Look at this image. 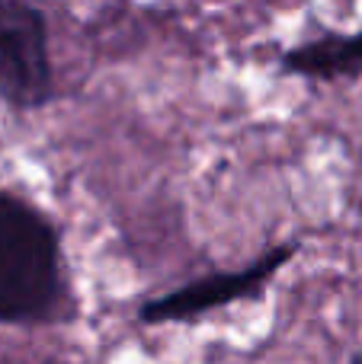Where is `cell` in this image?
Listing matches in <instances>:
<instances>
[{
	"mask_svg": "<svg viewBox=\"0 0 362 364\" xmlns=\"http://www.w3.org/2000/svg\"><path fill=\"white\" fill-rule=\"evenodd\" d=\"M77 314L55 220L0 188V326H68Z\"/></svg>",
	"mask_w": 362,
	"mask_h": 364,
	"instance_id": "cell-1",
	"label": "cell"
},
{
	"mask_svg": "<svg viewBox=\"0 0 362 364\" xmlns=\"http://www.w3.org/2000/svg\"><path fill=\"white\" fill-rule=\"evenodd\" d=\"M299 252V243H279L267 250L260 259H254L244 269L231 272H209L202 278L180 284L173 291H164L157 297H148L138 310L135 320L141 326H170V323H196L202 316L224 310L231 304L257 301L263 297L267 284L279 275L282 265H289Z\"/></svg>",
	"mask_w": 362,
	"mask_h": 364,
	"instance_id": "cell-2",
	"label": "cell"
},
{
	"mask_svg": "<svg viewBox=\"0 0 362 364\" xmlns=\"http://www.w3.org/2000/svg\"><path fill=\"white\" fill-rule=\"evenodd\" d=\"M55 96L48 19L29 0H0V100L32 112Z\"/></svg>",
	"mask_w": 362,
	"mask_h": 364,
	"instance_id": "cell-3",
	"label": "cell"
},
{
	"mask_svg": "<svg viewBox=\"0 0 362 364\" xmlns=\"http://www.w3.org/2000/svg\"><path fill=\"white\" fill-rule=\"evenodd\" d=\"M279 70L286 77L333 83L362 77V32H327L308 38L279 55Z\"/></svg>",
	"mask_w": 362,
	"mask_h": 364,
	"instance_id": "cell-4",
	"label": "cell"
},
{
	"mask_svg": "<svg viewBox=\"0 0 362 364\" xmlns=\"http://www.w3.org/2000/svg\"><path fill=\"white\" fill-rule=\"evenodd\" d=\"M346 364H362V352H353V355H350V361H346Z\"/></svg>",
	"mask_w": 362,
	"mask_h": 364,
	"instance_id": "cell-5",
	"label": "cell"
}]
</instances>
